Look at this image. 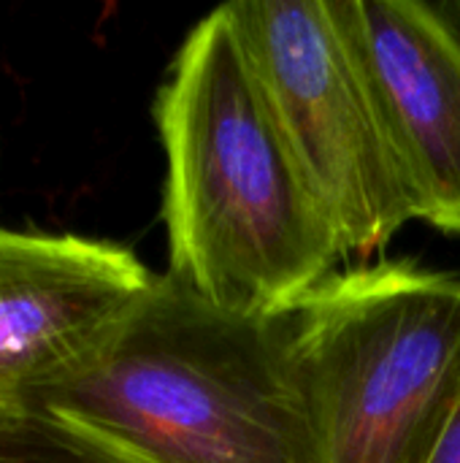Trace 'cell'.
Wrapping results in <instances>:
<instances>
[{"instance_id":"cell-1","label":"cell","mask_w":460,"mask_h":463,"mask_svg":"<svg viewBox=\"0 0 460 463\" xmlns=\"http://www.w3.org/2000/svg\"><path fill=\"white\" fill-rule=\"evenodd\" d=\"M152 114L165 155V274L228 312L293 315L344 255L230 3L187 33Z\"/></svg>"},{"instance_id":"cell-2","label":"cell","mask_w":460,"mask_h":463,"mask_svg":"<svg viewBox=\"0 0 460 463\" xmlns=\"http://www.w3.org/2000/svg\"><path fill=\"white\" fill-rule=\"evenodd\" d=\"M33 418L100 463H320L290 315L228 312L168 274Z\"/></svg>"},{"instance_id":"cell-3","label":"cell","mask_w":460,"mask_h":463,"mask_svg":"<svg viewBox=\"0 0 460 463\" xmlns=\"http://www.w3.org/2000/svg\"><path fill=\"white\" fill-rule=\"evenodd\" d=\"M320 463H431L460 404V277L385 260L293 315Z\"/></svg>"},{"instance_id":"cell-4","label":"cell","mask_w":460,"mask_h":463,"mask_svg":"<svg viewBox=\"0 0 460 463\" xmlns=\"http://www.w3.org/2000/svg\"><path fill=\"white\" fill-rule=\"evenodd\" d=\"M285 141L344 258H369L415 220L366 73L328 0L230 3Z\"/></svg>"},{"instance_id":"cell-5","label":"cell","mask_w":460,"mask_h":463,"mask_svg":"<svg viewBox=\"0 0 460 463\" xmlns=\"http://www.w3.org/2000/svg\"><path fill=\"white\" fill-rule=\"evenodd\" d=\"M157 277L114 241L0 228V420H35L38 399L108 345Z\"/></svg>"},{"instance_id":"cell-6","label":"cell","mask_w":460,"mask_h":463,"mask_svg":"<svg viewBox=\"0 0 460 463\" xmlns=\"http://www.w3.org/2000/svg\"><path fill=\"white\" fill-rule=\"evenodd\" d=\"M366 73L415 220L460 236V43L431 0H328Z\"/></svg>"},{"instance_id":"cell-7","label":"cell","mask_w":460,"mask_h":463,"mask_svg":"<svg viewBox=\"0 0 460 463\" xmlns=\"http://www.w3.org/2000/svg\"><path fill=\"white\" fill-rule=\"evenodd\" d=\"M0 463H100L43 420H0Z\"/></svg>"},{"instance_id":"cell-8","label":"cell","mask_w":460,"mask_h":463,"mask_svg":"<svg viewBox=\"0 0 460 463\" xmlns=\"http://www.w3.org/2000/svg\"><path fill=\"white\" fill-rule=\"evenodd\" d=\"M431 463H460V404L458 410H455V418H453V423H450V429H447V434H445V439H442V445H439V450H437V456H434Z\"/></svg>"},{"instance_id":"cell-9","label":"cell","mask_w":460,"mask_h":463,"mask_svg":"<svg viewBox=\"0 0 460 463\" xmlns=\"http://www.w3.org/2000/svg\"><path fill=\"white\" fill-rule=\"evenodd\" d=\"M431 5L460 43V0H431Z\"/></svg>"}]
</instances>
